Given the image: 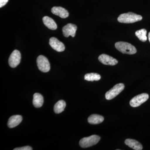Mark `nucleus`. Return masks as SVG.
<instances>
[{"label":"nucleus","mask_w":150,"mask_h":150,"mask_svg":"<svg viewBox=\"0 0 150 150\" xmlns=\"http://www.w3.org/2000/svg\"><path fill=\"white\" fill-rule=\"evenodd\" d=\"M43 103V98L40 94L35 93L33 95V103L36 108L41 107Z\"/></svg>","instance_id":"nucleus-16"},{"label":"nucleus","mask_w":150,"mask_h":150,"mask_svg":"<svg viewBox=\"0 0 150 150\" xmlns=\"http://www.w3.org/2000/svg\"><path fill=\"white\" fill-rule=\"evenodd\" d=\"M37 66L41 71L48 72L50 70V64L48 59L42 55L39 56L37 59Z\"/></svg>","instance_id":"nucleus-5"},{"label":"nucleus","mask_w":150,"mask_h":150,"mask_svg":"<svg viewBox=\"0 0 150 150\" xmlns=\"http://www.w3.org/2000/svg\"><path fill=\"white\" fill-rule=\"evenodd\" d=\"M100 139V137L97 135H92L90 137H85L80 141L79 145L81 148H86L96 144Z\"/></svg>","instance_id":"nucleus-3"},{"label":"nucleus","mask_w":150,"mask_h":150,"mask_svg":"<svg viewBox=\"0 0 150 150\" xmlns=\"http://www.w3.org/2000/svg\"><path fill=\"white\" fill-rule=\"evenodd\" d=\"M77 27L76 25L72 23H69L63 28V35L66 37H69L70 35L75 37Z\"/></svg>","instance_id":"nucleus-8"},{"label":"nucleus","mask_w":150,"mask_h":150,"mask_svg":"<svg viewBox=\"0 0 150 150\" xmlns=\"http://www.w3.org/2000/svg\"><path fill=\"white\" fill-rule=\"evenodd\" d=\"M51 12L54 14L62 18H66L69 16V13L66 9L62 7H54L51 9Z\"/></svg>","instance_id":"nucleus-11"},{"label":"nucleus","mask_w":150,"mask_h":150,"mask_svg":"<svg viewBox=\"0 0 150 150\" xmlns=\"http://www.w3.org/2000/svg\"><path fill=\"white\" fill-rule=\"evenodd\" d=\"M49 44L54 50L58 52H62L65 50V47L64 43L59 41L56 38H51L49 40Z\"/></svg>","instance_id":"nucleus-9"},{"label":"nucleus","mask_w":150,"mask_h":150,"mask_svg":"<svg viewBox=\"0 0 150 150\" xmlns=\"http://www.w3.org/2000/svg\"><path fill=\"white\" fill-rule=\"evenodd\" d=\"M8 0H0V8H2L6 4Z\"/></svg>","instance_id":"nucleus-21"},{"label":"nucleus","mask_w":150,"mask_h":150,"mask_svg":"<svg viewBox=\"0 0 150 150\" xmlns=\"http://www.w3.org/2000/svg\"><path fill=\"white\" fill-rule=\"evenodd\" d=\"M44 25L49 29L55 30L57 29V26L56 23L53 19L48 16H45L43 18Z\"/></svg>","instance_id":"nucleus-15"},{"label":"nucleus","mask_w":150,"mask_h":150,"mask_svg":"<svg viewBox=\"0 0 150 150\" xmlns=\"http://www.w3.org/2000/svg\"><path fill=\"white\" fill-rule=\"evenodd\" d=\"M148 38H149V41L150 43V32L149 33V35H148Z\"/></svg>","instance_id":"nucleus-22"},{"label":"nucleus","mask_w":150,"mask_h":150,"mask_svg":"<svg viewBox=\"0 0 150 150\" xmlns=\"http://www.w3.org/2000/svg\"><path fill=\"white\" fill-rule=\"evenodd\" d=\"M115 47L116 49L124 54H134L137 52V49L134 46L127 42H118L115 43Z\"/></svg>","instance_id":"nucleus-2"},{"label":"nucleus","mask_w":150,"mask_h":150,"mask_svg":"<svg viewBox=\"0 0 150 150\" xmlns=\"http://www.w3.org/2000/svg\"><path fill=\"white\" fill-rule=\"evenodd\" d=\"M136 36L141 41L145 42L147 40L146 36L147 30L145 29H142L137 30L135 33Z\"/></svg>","instance_id":"nucleus-19"},{"label":"nucleus","mask_w":150,"mask_h":150,"mask_svg":"<svg viewBox=\"0 0 150 150\" xmlns=\"http://www.w3.org/2000/svg\"><path fill=\"white\" fill-rule=\"evenodd\" d=\"M125 88L124 84L120 83L115 85L112 88L105 94V98L108 100H110L117 96L123 91Z\"/></svg>","instance_id":"nucleus-4"},{"label":"nucleus","mask_w":150,"mask_h":150,"mask_svg":"<svg viewBox=\"0 0 150 150\" xmlns=\"http://www.w3.org/2000/svg\"><path fill=\"white\" fill-rule=\"evenodd\" d=\"M22 121V117L20 115H14L11 116L8 122V126L9 128H13L18 126Z\"/></svg>","instance_id":"nucleus-12"},{"label":"nucleus","mask_w":150,"mask_h":150,"mask_svg":"<svg viewBox=\"0 0 150 150\" xmlns=\"http://www.w3.org/2000/svg\"><path fill=\"white\" fill-rule=\"evenodd\" d=\"M104 119L103 116L101 115L97 114H93L88 117V121L90 124L95 125L102 123L104 121Z\"/></svg>","instance_id":"nucleus-14"},{"label":"nucleus","mask_w":150,"mask_h":150,"mask_svg":"<svg viewBox=\"0 0 150 150\" xmlns=\"http://www.w3.org/2000/svg\"><path fill=\"white\" fill-rule=\"evenodd\" d=\"M21 60V54L18 50H15L10 56L8 60L9 66L12 68H15L18 66Z\"/></svg>","instance_id":"nucleus-7"},{"label":"nucleus","mask_w":150,"mask_h":150,"mask_svg":"<svg viewBox=\"0 0 150 150\" xmlns=\"http://www.w3.org/2000/svg\"><path fill=\"white\" fill-rule=\"evenodd\" d=\"M101 79L100 75L96 73H90L85 75L84 79L89 81H98Z\"/></svg>","instance_id":"nucleus-18"},{"label":"nucleus","mask_w":150,"mask_h":150,"mask_svg":"<svg viewBox=\"0 0 150 150\" xmlns=\"http://www.w3.org/2000/svg\"><path fill=\"white\" fill-rule=\"evenodd\" d=\"M149 98V95L147 93H142L134 97L130 100V105L132 107L139 106L146 101Z\"/></svg>","instance_id":"nucleus-6"},{"label":"nucleus","mask_w":150,"mask_h":150,"mask_svg":"<svg viewBox=\"0 0 150 150\" xmlns=\"http://www.w3.org/2000/svg\"><path fill=\"white\" fill-rule=\"evenodd\" d=\"M142 18H143L141 15L134 13L129 12L120 15L118 18V21L121 23H131L140 21Z\"/></svg>","instance_id":"nucleus-1"},{"label":"nucleus","mask_w":150,"mask_h":150,"mask_svg":"<svg viewBox=\"0 0 150 150\" xmlns=\"http://www.w3.org/2000/svg\"><path fill=\"white\" fill-rule=\"evenodd\" d=\"M66 106V102L64 100H60L58 101L54 105V112L57 114L63 112Z\"/></svg>","instance_id":"nucleus-17"},{"label":"nucleus","mask_w":150,"mask_h":150,"mask_svg":"<svg viewBox=\"0 0 150 150\" xmlns=\"http://www.w3.org/2000/svg\"><path fill=\"white\" fill-rule=\"evenodd\" d=\"M98 60L101 63L105 65L114 66L117 64L118 63L116 59L105 54L100 55L98 57Z\"/></svg>","instance_id":"nucleus-10"},{"label":"nucleus","mask_w":150,"mask_h":150,"mask_svg":"<svg viewBox=\"0 0 150 150\" xmlns=\"http://www.w3.org/2000/svg\"><path fill=\"white\" fill-rule=\"evenodd\" d=\"M14 150H32L33 149L30 146H25L22 147L17 148L14 149Z\"/></svg>","instance_id":"nucleus-20"},{"label":"nucleus","mask_w":150,"mask_h":150,"mask_svg":"<svg viewBox=\"0 0 150 150\" xmlns=\"http://www.w3.org/2000/svg\"><path fill=\"white\" fill-rule=\"evenodd\" d=\"M125 144L129 147L135 150H142L143 149V146L141 143L138 141L132 139H126L125 141Z\"/></svg>","instance_id":"nucleus-13"}]
</instances>
